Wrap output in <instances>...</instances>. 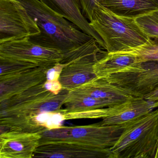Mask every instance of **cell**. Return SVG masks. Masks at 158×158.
I'll return each instance as SVG.
<instances>
[{
  "label": "cell",
  "instance_id": "9",
  "mask_svg": "<svg viewBox=\"0 0 158 158\" xmlns=\"http://www.w3.org/2000/svg\"><path fill=\"white\" fill-rule=\"evenodd\" d=\"M136 98H143L158 89V61L141 63L135 67L106 78Z\"/></svg>",
  "mask_w": 158,
  "mask_h": 158
},
{
  "label": "cell",
  "instance_id": "13",
  "mask_svg": "<svg viewBox=\"0 0 158 158\" xmlns=\"http://www.w3.org/2000/svg\"><path fill=\"white\" fill-rule=\"evenodd\" d=\"M43 4L60 15L79 27L83 32L97 40L101 48L105 45L100 37L89 24L82 13L79 0H39Z\"/></svg>",
  "mask_w": 158,
  "mask_h": 158
},
{
  "label": "cell",
  "instance_id": "22",
  "mask_svg": "<svg viewBox=\"0 0 158 158\" xmlns=\"http://www.w3.org/2000/svg\"><path fill=\"white\" fill-rule=\"evenodd\" d=\"M124 51L135 55L140 63L158 61V37L150 38L144 45Z\"/></svg>",
  "mask_w": 158,
  "mask_h": 158
},
{
  "label": "cell",
  "instance_id": "23",
  "mask_svg": "<svg viewBox=\"0 0 158 158\" xmlns=\"http://www.w3.org/2000/svg\"><path fill=\"white\" fill-rule=\"evenodd\" d=\"M139 28L149 38L158 37V10L135 19Z\"/></svg>",
  "mask_w": 158,
  "mask_h": 158
},
{
  "label": "cell",
  "instance_id": "14",
  "mask_svg": "<svg viewBox=\"0 0 158 158\" xmlns=\"http://www.w3.org/2000/svg\"><path fill=\"white\" fill-rule=\"evenodd\" d=\"M47 71L38 66L0 80V102L45 83L47 81Z\"/></svg>",
  "mask_w": 158,
  "mask_h": 158
},
{
  "label": "cell",
  "instance_id": "19",
  "mask_svg": "<svg viewBox=\"0 0 158 158\" xmlns=\"http://www.w3.org/2000/svg\"><path fill=\"white\" fill-rule=\"evenodd\" d=\"M121 103L106 100L99 99L72 90L68 92L64 105L66 112L82 111L105 107H113Z\"/></svg>",
  "mask_w": 158,
  "mask_h": 158
},
{
  "label": "cell",
  "instance_id": "25",
  "mask_svg": "<svg viewBox=\"0 0 158 158\" xmlns=\"http://www.w3.org/2000/svg\"><path fill=\"white\" fill-rule=\"evenodd\" d=\"M65 66V64L60 62L47 70L46 73L47 80H59L62 72Z\"/></svg>",
  "mask_w": 158,
  "mask_h": 158
},
{
  "label": "cell",
  "instance_id": "12",
  "mask_svg": "<svg viewBox=\"0 0 158 158\" xmlns=\"http://www.w3.org/2000/svg\"><path fill=\"white\" fill-rule=\"evenodd\" d=\"M33 158H114L110 148H100L67 142L40 145Z\"/></svg>",
  "mask_w": 158,
  "mask_h": 158
},
{
  "label": "cell",
  "instance_id": "2",
  "mask_svg": "<svg viewBox=\"0 0 158 158\" xmlns=\"http://www.w3.org/2000/svg\"><path fill=\"white\" fill-rule=\"evenodd\" d=\"M89 24L103 40L108 52L131 49L150 39L135 19L117 15L100 3L96 4Z\"/></svg>",
  "mask_w": 158,
  "mask_h": 158
},
{
  "label": "cell",
  "instance_id": "24",
  "mask_svg": "<svg viewBox=\"0 0 158 158\" xmlns=\"http://www.w3.org/2000/svg\"><path fill=\"white\" fill-rule=\"evenodd\" d=\"M79 1L83 15L90 21L97 3H100L101 0H79Z\"/></svg>",
  "mask_w": 158,
  "mask_h": 158
},
{
  "label": "cell",
  "instance_id": "4",
  "mask_svg": "<svg viewBox=\"0 0 158 158\" xmlns=\"http://www.w3.org/2000/svg\"><path fill=\"white\" fill-rule=\"evenodd\" d=\"M123 130L122 125L62 126L40 133V145L50 142H67L100 148L112 147Z\"/></svg>",
  "mask_w": 158,
  "mask_h": 158
},
{
  "label": "cell",
  "instance_id": "15",
  "mask_svg": "<svg viewBox=\"0 0 158 158\" xmlns=\"http://www.w3.org/2000/svg\"><path fill=\"white\" fill-rule=\"evenodd\" d=\"M72 90L95 98L112 101L118 103L139 98L105 79L97 77Z\"/></svg>",
  "mask_w": 158,
  "mask_h": 158
},
{
  "label": "cell",
  "instance_id": "20",
  "mask_svg": "<svg viewBox=\"0 0 158 158\" xmlns=\"http://www.w3.org/2000/svg\"><path fill=\"white\" fill-rule=\"evenodd\" d=\"M132 100H133L128 101L116 106L107 107L105 109L101 108L77 112H66L64 109H63L62 110L63 113L65 120L98 118L103 119L108 116H111L122 112L128 107Z\"/></svg>",
  "mask_w": 158,
  "mask_h": 158
},
{
  "label": "cell",
  "instance_id": "11",
  "mask_svg": "<svg viewBox=\"0 0 158 158\" xmlns=\"http://www.w3.org/2000/svg\"><path fill=\"white\" fill-rule=\"evenodd\" d=\"M41 138L39 132H2L0 135V158H33L40 146Z\"/></svg>",
  "mask_w": 158,
  "mask_h": 158
},
{
  "label": "cell",
  "instance_id": "3",
  "mask_svg": "<svg viewBox=\"0 0 158 158\" xmlns=\"http://www.w3.org/2000/svg\"><path fill=\"white\" fill-rule=\"evenodd\" d=\"M110 148L114 158H155L158 149V108L123 125Z\"/></svg>",
  "mask_w": 158,
  "mask_h": 158
},
{
  "label": "cell",
  "instance_id": "7",
  "mask_svg": "<svg viewBox=\"0 0 158 158\" xmlns=\"http://www.w3.org/2000/svg\"><path fill=\"white\" fill-rule=\"evenodd\" d=\"M40 33L37 25L18 0H0V43L29 38Z\"/></svg>",
  "mask_w": 158,
  "mask_h": 158
},
{
  "label": "cell",
  "instance_id": "21",
  "mask_svg": "<svg viewBox=\"0 0 158 158\" xmlns=\"http://www.w3.org/2000/svg\"><path fill=\"white\" fill-rule=\"evenodd\" d=\"M38 66L32 63L0 58V80L11 77Z\"/></svg>",
  "mask_w": 158,
  "mask_h": 158
},
{
  "label": "cell",
  "instance_id": "1",
  "mask_svg": "<svg viewBox=\"0 0 158 158\" xmlns=\"http://www.w3.org/2000/svg\"><path fill=\"white\" fill-rule=\"evenodd\" d=\"M35 22L40 33L29 38L32 42L64 53L78 48L93 38L39 0H18Z\"/></svg>",
  "mask_w": 158,
  "mask_h": 158
},
{
  "label": "cell",
  "instance_id": "17",
  "mask_svg": "<svg viewBox=\"0 0 158 158\" xmlns=\"http://www.w3.org/2000/svg\"><path fill=\"white\" fill-rule=\"evenodd\" d=\"M100 3L117 15L134 19L158 10V0H101Z\"/></svg>",
  "mask_w": 158,
  "mask_h": 158
},
{
  "label": "cell",
  "instance_id": "6",
  "mask_svg": "<svg viewBox=\"0 0 158 158\" xmlns=\"http://www.w3.org/2000/svg\"><path fill=\"white\" fill-rule=\"evenodd\" d=\"M44 84L0 102V117L33 115L61 110L69 91L63 89L54 95L45 89Z\"/></svg>",
  "mask_w": 158,
  "mask_h": 158
},
{
  "label": "cell",
  "instance_id": "18",
  "mask_svg": "<svg viewBox=\"0 0 158 158\" xmlns=\"http://www.w3.org/2000/svg\"><path fill=\"white\" fill-rule=\"evenodd\" d=\"M158 107V101H150L143 98L133 100L122 112L103 118L100 124L102 126L122 125L137 120Z\"/></svg>",
  "mask_w": 158,
  "mask_h": 158
},
{
  "label": "cell",
  "instance_id": "16",
  "mask_svg": "<svg viewBox=\"0 0 158 158\" xmlns=\"http://www.w3.org/2000/svg\"><path fill=\"white\" fill-rule=\"evenodd\" d=\"M140 63L135 54L126 51L107 52L94 65L97 78H106L119 72L131 69Z\"/></svg>",
  "mask_w": 158,
  "mask_h": 158
},
{
  "label": "cell",
  "instance_id": "26",
  "mask_svg": "<svg viewBox=\"0 0 158 158\" xmlns=\"http://www.w3.org/2000/svg\"><path fill=\"white\" fill-rule=\"evenodd\" d=\"M44 86L47 90L54 95H58L63 89L59 80H47L44 83Z\"/></svg>",
  "mask_w": 158,
  "mask_h": 158
},
{
  "label": "cell",
  "instance_id": "10",
  "mask_svg": "<svg viewBox=\"0 0 158 158\" xmlns=\"http://www.w3.org/2000/svg\"><path fill=\"white\" fill-rule=\"evenodd\" d=\"M64 121L62 110H60L33 115L4 116L0 124L8 131L41 133L61 127Z\"/></svg>",
  "mask_w": 158,
  "mask_h": 158
},
{
  "label": "cell",
  "instance_id": "8",
  "mask_svg": "<svg viewBox=\"0 0 158 158\" xmlns=\"http://www.w3.org/2000/svg\"><path fill=\"white\" fill-rule=\"evenodd\" d=\"M64 54L58 50L36 44L28 38L0 43V58L32 63L47 70L61 61Z\"/></svg>",
  "mask_w": 158,
  "mask_h": 158
},
{
  "label": "cell",
  "instance_id": "28",
  "mask_svg": "<svg viewBox=\"0 0 158 158\" xmlns=\"http://www.w3.org/2000/svg\"><path fill=\"white\" fill-rule=\"evenodd\" d=\"M156 158H158V151H157V154H156Z\"/></svg>",
  "mask_w": 158,
  "mask_h": 158
},
{
  "label": "cell",
  "instance_id": "27",
  "mask_svg": "<svg viewBox=\"0 0 158 158\" xmlns=\"http://www.w3.org/2000/svg\"><path fill=\"white\" fill-rule=\"evenodd\" d=\"M144 99L150 101H158V89L146 95Z\"/></svg>",
  "mask_w": 158,
  "mask_h": 158
},
{
  "label": "cell",
  "instance_id": "5",
  "mask_svg": "<svg viewBox=\"0 0 158 158\" xmlns=\"http://www.w3.org/2000/svg\"><path fill=\"white\" fill-rule=\"evenodd\" d=\"M94 38L82 46L64 54L65 64L60 80L63 89L70 91L96 78L94 65L107 52L102 51Z\"/></svg>",
  "mask_w": 158,
  "mask_h": 158
}]
</instances>
